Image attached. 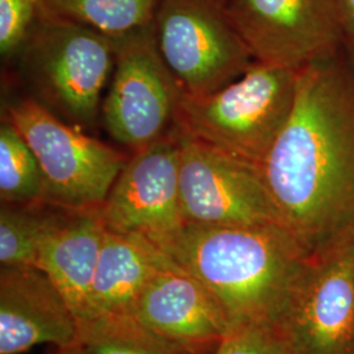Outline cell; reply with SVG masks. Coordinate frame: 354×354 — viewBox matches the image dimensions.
I'll return each mask as SVG.
<instances>
[{
	"label": "cell",
	"mask_w": 354,
	"mask_h": 354,
	"mask_svg": "<svg viewBox=\"0 0 354 354\" xmlns=\"http://www.w3.org/2000/svg\"><path fill=\"white\" fill-rule=\"evenodd\" d=\"M282 223L313 252L354 236V67L299 70L290 117L259 167Z\"/></svg>",
	"instance_id": "obj_1"
},
{
	"label": "cell",
	"mask_w": 354,
	"mask_h": 354,
	"mask_svg": "<svg viewBox=\"0 0 354 354\" xmlns=\"http://www.w3.org/2000/svg\"><path fill=\"white\" fill-rule=\"evenodd\" d=\"M149 241L203 283L231 329L273 326L313 256L282 225H183Z\"/></svg>",
	"instance_id": "obj_2"
},
{
	"label": "cell",
	"mask_w": 354,
	"mask_h": 354,
	"mask_svg": "<svg viewBox=\"0 0 354 354\" xmlns=\"http://www.w3.org/2000/svg\"><path fill=\"white\" fill-rule=\"evenodd\" d=\"M299 70L253 62L212 93L181 95L180 133L248 165L260 167L290 117Z\"/></svg>",
	"instance_id": "obj_3"
},
{
	"label": "cell",
	"mask_w": 354,
	"mask_h": 354,
	"mask_svg": "<svg viewBox=\"0 0 354 354\" xmlns=\"http://www.w3.org/2000/svg\"><path fill=\"white\" fill-rule=\"evenodd\" d=\"M115 51L114 38L75 21L39 13L19 54L39 102L70 125L89 127L97 120Z\"/></svg>",
	"instance_id": "obj_4"
},
{
	"label": "cell",
	"mask_w": 354,
	"mask_h": 354,
	"mask_svg": "<svg viewBox=\"0 0 354 354\" xmlns=\"http://www.w3.org/2000/svg\"><path fill=\"white\" fill-rule=\"evenodd\" d=\"M8 120L37 158L45 205L67 212L100 209L127 156L66 124L36 100L13 104Z\"/></svg>",
	"instance_id": "obj_5"
},
{
	"label": "cell",
	"mask_w": 354,
	"mask_h": 354,
	"mask_svg": "<svg viewBox=\"0 0 354 354\" xmlns=\"http://www.w3.org/2000/svg\"><path fill=\"white\" fill-rule=\"evenodd\" d=\"M153 32L162 58L185 95L221 89L254 62L216 0H159Z\"/></svg>",
	"instance_id": "obj_6"
},
{
	"label": "cell",
	"mask_w": 354,
	"mask_h": 354,
	"mask_svg": "<svg viewBox=\"0 0 354 354\" xmlns=\"http://www.w3.org/2000/svg\"><path fill=\"white\" fill-rule=\"evenodd\" d=\"M273 327L290 354H354V236L311 256Z\"/></svg>",
	"instance_id": "obj_7"
},
{
	"label": "cell",
	"mask_w": 354,
	"mask_h": 354,
	"mask_svg": "<svg viewBox=\"0 0 354 354\" xmlns=\"http://www.w3.org/2000/svg\"><path fill=\"white\" fill-rule=\"evenodd\" d=\"M115 64L102 104L113 140L133 151L151 145L175 124L183 91L158 49L153 23L115 39Z\"/></svg>",
	"instance_id": "obj_8"
},
{
	"label": "cell",
	"mask_w": 354,
	"mask_h": 354,
	"mask_svg": "<svg viewBox=\"0 0 354 354\" xmlns=\"http://www.w3.org/2000/svg\"><path fill=\"white\" fill-rule=\"evenodd\" d=\"M177 133L184 225L285 226L257 167Z\"/></svg>",
	"instance_id": "obj_9"
},
{
	"label": "cell",
	"mask_w": 354,
	"mask_h": 354,
	"mask_svg": "<svg viewBox=\"0 0 354 354\" xmlns=\"http://www.w3.org/2000/svg\"><path fill=\"white\" fill-rule=\"evenodd\" d=\"M225 11L261 64L301 70L345 41L335 0H230Z\"/></svg>",
	"instance_id": "obj_10"
},
{
	"label": "cell",
	"mask_w": 354,
	"mask_h": 354,
	"mask_svg": "<svg viewBox=\"0 0 354 354\" xmlns=\"http://www.w3.org/2000/svg\"><path fill=\"white\" fill-rule=\"evenodd\" d=\"M176 127L134 152L99 209L105 228L153 239L184 225Z\"/></svg>",
	"instance_id": "obj_11"
},
{
	"label": "cell",
	"mask_w": 354,
	"mask_h": 354,
	"mask_svg": "<svg viewBox=\"0 0 354 354\" xmlns=\"http://www.w3.org/2000/svg\"><path fill=\"white\" fill-rule=\"evenodd\" d=\"M80 324L64 294L36 266H1L0 354L42 344L59 351L79 345Z\"/></svg>",
	"instance_id": "obj_12"
},
{
	"label": "cell",
	"mask_w": 354,
	"mask_h": 354,
	"mask_svg": "<svg viewBox=\"0 0 354 354\" xmlns=\"http://www.w3.org/2000/svg\"><path fill=\"white\" fill-rule=\"evenodd\" d=\"M130 317L197 354L218 345L231 329L212 294L171 257L140 292Z\"/></svg>",
	"instance_id": "obj_13"
},
{
	"label": "cell",
	"mask_w": 354,
	"mask_h": 354,
	"mask_svg": "<svg viewBox=\"0 0 354 354\" xmlns=\"http://www.w3.org/2000/svg\"><path fill=\"white\" fill-rule=\"evenodd\" d=\"M105 230L99 210L66 212L38 248V269L64 294L79 324L89 319L91 289Z\"/></svg>",
	"instance_id": "obj_14"
},
{
	"label": "cell",
	"mask_w": 354,
	"mask_h": 354,
	"mask_svg": "<svg viewBox=\"0 0 354 354\" xmlns=\"http://www.w3.org/2000/svg\"><path fill=\"white\" fill-rule=\"evenodd\" d=\"M168 260L147 238L106 228L91 289L88 320L130 317L140 292Z\"/></svg>",
	"instance_id": "obj_15"
},
{
	"label": "cell",
	"mask_w": 354,
	"mask_h": 354,
	"mask_svg": "<svg viewBox=\"0 0 354 354\" xmlns=\"http://www.w3.org/2000/svg\"><path fill=\"white\" fill-rule=\"evenodd\" d=\"M159 0H42L41 13L122 38L151 26Z\"/></svg>",
	"instance_id": "obj_16"
},
{
	"label": "cell",
	"mask_w": 354,
	"mask_h": 354,
	"mask_svg": "<svg viewBox=\"0 0 354 354\" xmlns=\"http://www.w3.org/2000/svg\"><path fill=\"white\" fill-rule=\"evenodd\" d=\"M53 206L8 205L0 209V263L1 266H36L38 248L46 234L67 210L54 212Z\"/></svg>",
	"instance_id": "obj_17"
},
{
	"label": "cell",
	"mask_w": 354,
	"mask_h": 354,
	"mask_svg": "<svg viewBox=\"0 0 354 354\" xmlns=\"http://www.w3.org/2000/svg\"><path fill=\"white\" fill-rule=\"evenodd\" d=\"M83 354H197L163 339L131 317H102L80 324Z\"/></svg>",
	"instance_id": "obj_18"
},
{
	"label": "cell",
	"mask_w": 354,
	"mask_h": 354,
	"mask_svg": "<svg viewBox=\"0 0 354 354\" xmlns=\"http://www.w3.org/2000/svg\"><path fill=\"white\" fill-rule=\"evenodd\" d=\"M45 183L37 158L10 120L0 127V198L8 205L44 203Z\"/></svg>",
	"instance_id": "obj_19"
},
{
	"label": "cell",
	"mask_w": 354,
	"mask_h": 354,
	"mask_svg": "<svg viewBox=\"0 0 354 354\" xmlns=\"http://www.w3.org/2000/svg\"><path fill=\"white\" fill-rule=\"evenodd\" d=\"M42 0H0V53L19 54L41 13Z\"/></svg>",
	"instance_id": "obj_20"
},
{
	"label": "cell",
	"mask_w": 354,
	"mask_h": 354,
	"mask_svg": "<svg viewBox=\"0 0 354 354\" xmlns=\"http://www.w3.org/2000/svg\"><path fill=\"white\" fill-rule=\"evenodd\" d=\"M214 354H290L277 330L269 324H247L230 329Z\"/></svg>",
	"instance_id": "obj_21"
},
{
	"label": "cell",
	"mask_w": 354,
	"mask_h": 354,
	"mask_svg": "<svg viewBox=\"0 0 354 354\" xmlns=\"http://www.w3.org/2000/svg\"><path fill=\"white\" fill-rule=\"evenodd\" d=\"M340 16L345 39L349 38L354 44V0H335Z\"/></svg>",
	"instance_id": "obj_22"
},
{
	"label": "cell",
	"mask_w": 354,
	"mask_h": 354,
	"mask_svg": "<svg viewBox=\"0 0 354 354\" xmlns=\"http://www.w3.org/2000/svg\"><path fill=\"white\" fill-rule=\"evenodd\" d=\"M59 354H83V352H82L80 346H79V345H76V346H74V348L59 351Z\"/></svg>",
	"instance_id": "obj_23"
},
{
	"label": "cell",
	"mask_w": 354,
	"mask_h": 354,
	"mask_svg": "<svg viewBox=\"0 0 354 354\" xmlns=\"http://www.w3.org/2000/svg\"><path fill=\"white\" fill-rule=\"evenodd\" d=\"M216 1H218V3H219V4H221V6H222V7H223V8H225V6H226V4H227L228 1H230V0H216Z\"/></svg>",
	"instance_id": "obj_24"
}]
</instances>
